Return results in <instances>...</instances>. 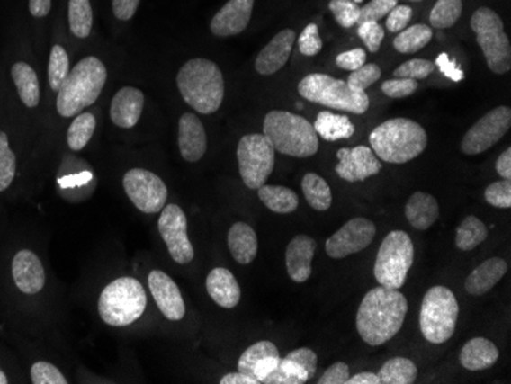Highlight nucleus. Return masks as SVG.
<instances>
[{
  "instance_id": "obj_36",
  "label": "nucleus",
  "mask_w": 511,
  "mask_h": 384,
  "mask_svg": "<svg viewBox=\"0 0 511 384\" xmlns=\"http://www.w3.org/2000/svg\"><path fill=\"white\" fill-rule=\"evenodd\" d=\"M489 228L476 216H467L456 230V246L461 251H471L486 241Z\"/></svg>"
},
{
  "instance_id": "obj_7",
  "label": "nucleus",
  "mask_w": 511,
  "mask_h": 384,
  "mask_svg": "<svg viewBox=\"0 0 511 384\" xmlns=\"http://www.w3.org/2000/svg\"><path fill=\"white\" fill-rule=\"evenodd\" d=\"M297 91L305 100L343 112L364 113L369 109L368 94L355 91L345 80L327 74H309L303 77Z\"/></svg>"
},
{
  "instance_id": "obj_5",
  "label": "nucleus",
  "mask_w": 511,
  "mask_h": 384,
  "mask_svg": "<svg viewBox=\"0 0 511 384\" xmlns=\"http://www.w3.org/2000/svg\"><path fill=\"white\" fill-rule=\"evenodd\" d=\"M264 135L276 152L308 158L318 154V135L307 118L287 111H270L264 120Z\"/></svg>"
},
{
  "instance_id": "obj_45",
  "label": "nucleus",
  "mask_w": 511,
  "mask_h": 384,
  "mask_svg": "<svg viewBox=\"0 0 511 384\" xmlns=\"http://www.w3.org/2000/svg\"><path fill=\"white\" fill-rule=\"evenodd\" d=\"M435 71V63L423 58H415L403 63L397 67L394 76L397 78H410V80H425Z\"/></svg>"
},
{
  "instance_id": "obj_19",
  "label": "nucleus",
  "mask_w": 511,
  "mask_h": 384,
  "mask_svg": "<svg viewBox=\"0 0 511 384\" xmlns=\"http://www.w3.org/2000/svg\"><path fill=\"white\" fill-rule=\"evenodd\" d=\"M279 362L281 353L276 344L272 342H257L240 355L238 369L242 374L250 375L261 384L279 366Z\"/></svg>"
},
{
  "instance_id": "obj_42",
  "label": "nucleus",
  "mask_w": 511,
  "mask_h": 384,
  "mask_svg": "<svg viewBox=\"0 0 511 384\" xmlns=\"http://www.w3.org/2000/svg\"><path fill=\"white\" fill-rule=\"evenodd\" d=\"M16 176V155L5 132H0V192H5Z\"/></svg>"
},
{
  "instance_id": "obj_15",
  "label": "nucleus",
  "mask_w": 511,
  "mask_h": 384,
  "mask_svg": "<svg viewBox=\"0 0 511 384\" xmlns=\"http://www.w3.org/2000/svg\"><path fill=\"white\" fill-rule=\"evenodd\" d=\"M375 233L377 228L372 220L366 218H354L327 239L325 246L327 256L343 259L355 255L372 244Z\"/></svg>"
},
{
  "instance_id": "obj_60",
  "label": "nucleus",
  "mask_w": 511,
  "mask_h": 384,
  "mask_svg": "<svg viewBox=\"0 0 511 384\" xmlns=\"http://www.w3.org/2000/svg\"><path fill=\"white\" fill-rule=\"evenodd\" d=\"M51 11V0H30V13L34 17H45Z\"/></svg>"
},
{
  "instance_id": "obj_33",
  "label": "nucleus",
  "mask_w": 511,
  "mask_h": 384,
  "mask_svg": "<svg viewBox=\"0 0 511 384\" xmlns=\"http://www.w3.org/2000/svg\"><path fill=\"white\" fill-rule=\"evenodd\" d=\"M377 375L381 384H412L417 380L418 369L412 360L395 357L388 360Z\"/></svg>"
},
{
  "instance_id": "obj_49",
  "label": "nucleus",
  "mask_w": 511,
  "mask_h": 384,
  "mask_svg": "<svg viewBox=\"0 0 511 384\" xmlns=\"http://www.w3.org/2000/svg\"><path fill=\"white\" fill-rule=\"evenodd\" d=\"M399 4V0H372L368 5L360 8V17L358 23L363 22H379L384 16H388L390 11L394 10Z\"/></svg>"
},
{
  "instance_id": "obj_30",
  "label": "nucleus",
  "mask_w": 511,
  "mask_h": 384,
  "mask_svg": "<svg viewBox=\"0 0 511 384\" xmlns=\"http://www.w3.org/2000/svg\"><path fill=\"white\" fill-rule=\"evenodd\" d=\"M11 76L22 103L26 108H37L40 102V85L36 71L28 63L19 62L11 67Z\"/></svg>"
},
{
  "instance_id": "obj_46",
  "label": "nucleus",
  "mask_w": 511,
  "mask_h": 384,
  "mask_svg": "<svg viewBox=\"0 0 511 384\" xmlns=\"http://www.w3.org/2000/svg\"><path fill=\"white\" fill-rule=\"evenodd\" d=\"M31 381L34 384H67V380L60 369L48 362H37L32 364Z\"/></svg>"
},
{
  "instance_id": "obj_14",
  "label": "nucleus",
  "mask_w": 511,
  "mask_h": 384,
  "mask_svg": "<svg viewBox=\"0 0 511 384\" xmlns=\"http://www.w3.org/2000/svg\"><path fill=\"white\" fill-rule=\"evenodd\" d=\"M159 235L179 265L193 261L194 250L187 235V216L176 204L164 205L158 220Z\"/></svg>"
},
{
  "instance_id": "obj_63",
  "label": "nucleus",
  "mask_w": 511,
  "mask_h": 384,
  "mask_svg": "<svg viewBox=\"0 0 511 384\" xmlns=\"http://www.w3.org/2000/svg\"><path fill=\"white\" fill-rule=\"evenodd\" d=\"M353 2H355V4H362V2H364V0H353Z\"/></svg>"
},
{
  "instance_id": "obj_40",
  "label": "nucleus",
  "mask_w": 511,
  "mask_h": 384,
  "mask_svg": "<svg viewBox=\"0 0 511 384\" xmlns=\"http://www.w3.org/2000/svg\"><path fill=\"white\" fill-rule=\"evenodd\" d=\"M462 14V0H438L430 11V26L444 30L455 25Z\"/></svg>"
},
{
  "instance_id": "obj_39",
  "label": "nucleus",
  "mask_w": 511,
  "mask_h": 384,
  "mask_svg": "<svg viewBox=\"0 0 511 384\" xmlns=\"http://www.w3.org/2000/svg\"><path fill=\"white\" fill-rule=\"evenodd\" d=\"M309 380V375H308L307 371L299 366L296 362L283 357L281 362H279V366H277L272 374L268 375L264 383L266 384H302L307 383Z\"/></svg>"
},
{
  "instance_id": "obj_56",
  "label": "nucleus",
  "mask_w": 511,
  "mask_h": 384,
  "mask_svg": "<svg viewBox=\"0 0 511 384\" xmlns=\"http://www.w3.org/2000/svg\"><path fill=\"white\" fill-rule=\"evenodd\" d=\"M141 0H112L113 14L118 21H130L139 10Z\"/></svg>"
},
{
  "instance_id": "obj_32",
  "label": "nucleus",
  "mask_w": 511,
  "mask_h": 384,
  "mask_svg": "<svg viewBox=\"0 0 511 384\" xmlns=\"http://www.w3.org/2000/svg\"><path fill=\"white\" fill-rule=\"evenodd\" d=\"M257 195L266 209L281 215L292 213L299 207V196L291 189L282 185L264 184L261 189H257Z\"/></svg>"
},
{
  "instance_id": "obj_57",
  "label": "nucleus",
  "mask_w": 511,
  "mask_h": 384,
  "mask_svg": "<svg viewBox=\"0 0 511 384\" xmlns=\"http://www.w3.org/2000/svg\"><path fill=\"white\" fill-rule=\"evenodd\" d=\"M436 65L440 67V71L444 74L445 77H449L453 82H461L464 74L461 71L460 67H456L455 60H450L447 54H441L436 58Z\"/></svg>"
},
{
  "instance_id": "obj_17",
  "label": "nucleus",
  "mask_w": 511,
  "mask_h": 384,
  "mask_svg": "<svg viewBox=\"0 0 511 384\" xmlns=\"http://www.w3.org/2000/svg\"><path fill=\"white\" fill-rule=\"evenodd\" d=\"M148 288L164 317L178 322L185 316V305L178 285L166 272L154 270L148 274Z\"/></svg>"
},
{
  "instance_id": "obj_9",
  "label": "nucleus",
  "mask_w": 511,
  "mask_h": 384,
  "mask_svg": "<svg viewBox=\"0 0 511 384\" xmlns=\"http://www.w3.org/2000/svg\"><path fill=\"white\" fill-rule=\"evenodd\" d=\"M414 257V242L409 235L401 230L390 231L380 246L373 267L377 282L384 288L399 290L408 279Z\"/></svg>"
},
{
  "instance_id": "obj_10",
  "label": "nucleus",
  "mask_w": 511,
  "mask_h": 384,
  "mask_svg": "<svg viewBox=\"0 0 511 384\" xmlns=\"http://www.w3.org/2000/svg\"><path fill=\"white\" fill-rule=\"evenodd\" d=\"M476 41L486 57L487 67L495 74H506L511 69L510 39L504 31L501 17L495 11L480 6L471 19Z\"/></svg>"
},
{
  "instance_id": "obj_41",
  "label": "nucleus",
  "mask_w": 511,
  "mask_h": 384,
  "mask_svg": "<svg viewBox=\"0 0 511 384\" xmlns=\"http://www.w3.org/2000/svg\"><path fill=\"white\" fill-rule=\"evenodd\" d=\"M67 76H69V57L67 49L62 45H54L48 65V80L52 91L58 93Z\"/></svg>"
},
{
  "instance_id": "obj_43",
  "label": "nucleus",
  "mask_w": 511,
  "mask_h": 384,
  "mask_svg": "<svg viewBox=\"0 0 511 384\" xmlns=\"http://www.w3.org/2000/svg\"><path fill=\"white\" fill-rule=\"evenodd\" d=\"M329 10L333 13L338 25L343 28H351L358 23L360 17V6L353 0H331Z\"/></svg>"
},
{
  "instance_id": "obj_13",
  "label": "nucleus",
  "mask_w": 511,
  "mask_h": 384,
  "mask_svg": "<svg viewBox=\"0 0 511 384\" xmlns=\"http://www.w3.org/2000/svg\"><path fill=\"white\" fill-rule=\"evenodd\" d=\"M511 126V109L499 106L480 118L465 132L461 150L465 155H480L493 147L508 132Z\"/></svg>"
},
{
  "instance_id": "obj_47",
  "label": "nucleus",
  "mask_w": 511,
  "mask_h": 384,
  "mask_svg": "<svg viewBox=\"0 0 511 384\" xmlns=\"http://www.w3.org/2000/svg\"><path fill=\"white\" fill-rule=\"evenodd\" d=\"M486 201L496 209H510L511 183L510 180L496 181L486 189Z\"/></svg>"
},
{
  "instance_id": "obj_31",
  "label": "nucleus",
  "mask_w": 511,
  "mask_h": 384,
  "mask_svg": "<svg viewBox=\"0 0 511 384\" xmlns=\"http://www.w3.org/2000/svg\"><path fill=\"white\" fill-rule=\"evenodd\" d=\"M318 137L325 141H337V139H348L355 134V128L346 115L337 113L318 112L316 123L312 124Z\"/></svg>"
},
{
  "instance_id": "obj_64",
  "label": "nucleus",
  "mask_w": 511,
  "mask_h": 384,
  "mask_svg": "<svg viewBox=\"0 0 511 384\" xmlns=\"http://www.w3.org/2000/svg\"><path fill=\"white\" fill-rule=\"evenodd\" d=\"M410 2H421V0H410Z\"/></svg>"
},
{
  "instance_id": "obj_24",
  "label": "nucleus",
  "mask_w": 511,
  "mask_h": 384,
  "mask_svg": "<svg viewBox=\"0 0 511 384\" xmlns=\"http://www.w3.org/2000/svg\"><path fill=\"white\" fill-rule=\"evenodd\" d=\"M316 253V241L307 235H299L287 246L288 276L296 283L307 282L311 277L312 259Z\"/></svg>"
},
{
  "instance_id": "obj_3",
  "label": "nucleus",
  "mask_w": 511,
  "mask_h": 384,
  "mask_svg": "<svg viewBox=\"0 0 511 384\" xmlns=\"http://www.w3.org/2000/svg\"><path fill=\"white\" fill-rule=\"evenodd\" d=\"M179 94L196 112L215 113L224 100V76L215 62L193 58L184 63L176 76Z\"/></svg>"
},
{
  "instance_id": "obj_20",
  "label": "nucleus",
  "mask_w": 511,
  "mask_h": 384,
  "mask_svg": "<svg viewBox=\"0 0 511 384\" xmlns=\"http://www.w3.org/2000/svg\"><path fill=\"white\" fill-rule=\"evenodd\" d=\"M13 279L16 287L25 294L40 292L47 283V274L40 259L31 250H21L13 259Z\"/></svg>"
},
{
  "instance_id": "obj_26",
  "label": "nucleus",
  "mask_w": 511,
  "mask_h": 384,
  "mask_svg": "<svg viewBox=\"0 0 511 384\" xmlns=\"http://www.w3.org/2000/svg\"><path fill=\"white\" fill-rule=\"evenodd\" d=\"M207 291L216 305L225 309L238 307L240 287L233 272L227 268H213L207 276Z\"/></svg>"
},
{
  "instance_id": "obj_12",
  "label": "nucleus",
  "mask_w": 511,
  "mask_h": 384,
  "mask_svg": "<svg viewBox=\"0 0 511 384\" xmlns=\"http://www.w3.org/2000/svg\"><path fill=\"white\" fill-rule=\"evenodd\" d=\"M123 187L130 202L148 215L163 210L169 196L167 185L158 174L146 169L129 170L124 174Z\"/></svg>"
},
{
  "instance_id": "obj_8",
  "label": "nucleus",
  "mask_w": 511,
  "mask_h": 384,
  "mask_svg": "<svg viewBox=\"0 0 511 384\" xmlns=\"http://www.w3.org/2000/svg\"><path fill=\"white\" fill-rule=\"evenodd\" d=\"M458 314L460 305L449 288L441 285L430 288L419 313V328L426 340L435 344L447 342L455 333Z\"/></svg>"
},
{
  "instance_id": "obj_25",
  "label": "nucleus",
  "mask_w": 511,
  "mask_h": 384,
  "mask_svg": "<svg viewBox=\"0 0 511 384\" xmlns=\"http://www.w3.org/2000/svg\"><path fill=\"white\" fill-rule=\"evenodd\" d=\"M507 270V262L501 257L487 259L465 279V291L471 296H484L506 276Z\"/></svg>"
},
{
  "instance_id": "obj_52",
  "label": "nucleus",
  "mask_w": 511,
  "mask_h": 384,
  "mask_svg": "<svg viewBox=\"0 0 511 384\" xmlns=\"http://www.w3.org/2000/svg\"><path fill=\"white\" fill-rule=\"evenodd\" d=\"M410 19H412V8L408 5H397L388 14L386 28L390 32L403 31L404 28L409 25Z\"/></svg>"
},
{
  "instance_id": "obj_44",
  "label": "nucleus",
  "mask_w": 511,
  "mask_h": 384,
  "mask_svg": "<svg viewBox=\"0 0 511 384\" xmlns=\"http://www.w3.org/2000/svg\"><path fill=\"white\" fill-rule=\"evenodd\" d=\"M380 77H381V69H380L379 65H373V63L366 65L364 63L363 67L353 71L346 83L355 91H364L366 93V87L371 86L375 82H379Z\"/></svg>"
},
{
  "instance_id": "obj_51",
  "label": "nucleus",
  "mask_w": 511,
  "mask_h": 384,
  "mask_svg": "<svg viewBox=\"0 0 511 384\" xmlns=\"http://www.w3.org/2000/svg\"><path fill=\"white\" fill-rule=\"evenodd\" d=\"M299 40V49L303 56L314 57L322 51V39L318 36V26L311 23L303 30Z\"/></svg>"
},
{
  "instance_id": "obj_48",
  "label": "nucleus",
  "mask_w": 511,
  "mask_h": 384,
  "mask_svg": "<svg viewBox=\"0 0 511 384\" xmlns=\"http://www.w3.org/2000/svg\"><path fill=\"white\" fill-rule=\"evenodd\" d=\"M358 37L363 40L368 51L377 52L384 39V28L379 22L358 23Z\"/></svg>"
},
{
  "instance_id": "obj_38",
  "label": "nucleus",
  "mask_w": 511,
  "mask_h": 384,
  "mask_svg": "<svg viewBox=\"0 0 511 384\" xmlns=\"http://www.w3.org/2000/svg\"><path fill=\"white\" fill-rule=\"evenodd\" d=\"M93 6L89 0H69V28L74 36L86 39L93 31Z\"/></svg>"
},
{
  "instance_id": "obj_37",
  "label": "nucleus",
  "mask_w": 511,
  "mask_h": 384,
  "mask_svg": "<svg viewBox=\"0 0 511 384\" xmlns=\"http://www.w3.org/2000/svg\"><path fill=\"white\" fill-rule=\"evenodd\" d=\"M97 128V118L91 112L78 113L67 129V146L72 150L85 149Z\"/></svg>"
},
{
  "instance_id": "obj_29",
  "label": "nucleus",
  "mask_w": 511,
  "mask_h": 384,
  "mask_svg": "<svg viewBox=\"0 0 511 384\" xmlns=\"http://www.w3.org/2000/svg\"><path fill=\"white\" fill-rule=\"evenodd\" d=\"M499 359V351L496 344L487 338H471L462 346L460 362L462 368L469 371H484L493 366Z\"/></svg>"
},
{
  "instance_id": "obj_59",
  "label": "nucleus",
  "mask_w": 511,
  "mask_h": 384,
  "mask_svg": "<svg viewBox=\"0 0 511 384\" xmlns=\"http://www.w3.org/2000/svg\"><path fill=\"white\" fill-rule=\"evenodd\" d=\"M220 384H259L257 380L253 379L250 375L242 374V372H231L220 379Z\"/></svg>"
},
{
  "instance_id": "obj_18",
  "label": "nucleus",
  "mask_w": 511,
  "mask_h": 384,
  "mask_svg": "<svg viewBox=\"0 0 511 384\" xmlns=\"http://www.w3.org/2000/svg\"><path fill=\"white\" fill-rule=\"evenodd\" d=\"M255 0H229L210 22L216 37L238 36L246 31L253 14Z\"/></svg>"
},
{
  "instance_id": "obj_4",
  "label": "nucleus",
  "mask_w": 511,
  "mask_h": 384,
  "mask_svg": "<svg viewBox=\"0 0 511 384\" xmlns=\"http://www.w3.org/2000/svg\"><path fill=\"white\" fill-rule=\"evenodd\" d=\"M106 80L108 69L104 63L97 57H85L69 71V76L60 87L57 111L65 118L83 112L87 106L97 102Z\"/></svg>"
},
{
  "instance_id": "obj_11",
  "label": "nucleus",
  "mask_w": 511,
  "mask_h": 384,
  "mask_svg": "<svg viewBox=\"0 0 511 384\" xmlns=\"http://www.w3.org/2000/svg\"><path fill=\"white\" fill-rule=\"evenodd\" d=\"M276 150L264 134H248L238 144L240 178L251 190L266 184L274 169Z\"/></svg>"
},
{
  "instance_id": "obj_50",
  "label": "nucleus",
  "mask_w": 511,
  "mask_h": 384,
  "mask_svg": "<svg viewBox=\"0 0 511 384\" xmlns=\"http://www.w3.org/2000/svg\"><path fill=\"white\" fill-rule=\"evenodd\" d=\"M417 89H418V83L410 78H392L381 85V91L390 98L409 97Z\"/></svg>"
},
{
  "instance_id": "obj_16",
  "label": "nucleus",
  "mask_w": 511,
  "mask_h": 384,
  "mask_svg": "<svg viewBox=\"0 0 511 384\" xmlns=\"http://www.w3.org/2000/svg\"><path fill=\"white\" fill-rule=\"evenodd\" d=\"M338 165L336 174L348 183L368 180L369 176L379 174L381 170L377 155L366 146L357 147H343L337 152Z\"/></svg>"
},
{
  "instance_id": "obj_28",
  "label": "nucleus",
  "mask_w": 511,
  "mask_h": 384,
  "mask_svg": "<svg viewBox=\"0 0 511 384\" xmlns=\"http://www.w3.org/2000/svg\"><path fill=\"white\" fill-rule=\"evenodd\" d=\"M406 218L417 230H429L440 218V205L434 196L417 192L406 204Z\"/></svg>"
},
{
  "instance_id": "obj_54",
  "label": "nucleus",
  "mask_w": 511,
  "mask_h": 384,
  "mask_svg": "<svg viewBox=\"0 0 511 384\" xmlns=\"http://www.w3.org/2000/svg\"><path fill=\"white\" fill-rule=\"evenodd\" d=\"M338 67H342L345 71H355L358 67H363L366 63V51L355 48V49H349V51L338 54L336 58Z\"/></svg>"
},
{
  "instance_id": "obj_34",
  "label": "nucleus",
  "mask_w": 511,
  "mask_h": 384,
  "mask_svg": "<svg viewBox=\"0 0 511 384\" xmlns=\"http://www.w3.org/2000/svg\"><path fill=\"white\" fill-rule=\"evenodd\" d=\"M302 190L308 204L311 205L314 210L325 211L333 204L331 187L318 174H305L302 180Z\"/></svg>"
},
{
  "instance_id": "obj_2",
  "label": "nucleus",
  "mask_w": 511,
  "mask_h": 384,
  "mask_svg": "<svg viewBox=\"0 0 511 384\" xmlns=\"http://www.w3.org/2000/svg\"><path fill=\"white\" fill-rule=\"evenodd\" d=\"M427 134L409 118H392L373 129L369 143L373 154L392 165L409 163L425 152Z\"/></svg>"
},
{
  "instance_id": "obj_58",
  "label": "nucleus",
  "mask_w": 511,
  "mask_h": 384,
  "mask_svg": "<svg viewBox=\"0 0 511 384\" xmlns=\"http://www.w3.org/2000/svg\"><path fill=\"white\" fill-rule=\"evenodd\" d=\"M496 172L501 174L502 180H511V150L507 149L496 161Z\"/></svg>"
},
{
  "instance_id": "obj_23",
  "label": "nucleus",
  "mask_w": 511,
  "mask_h": 384,
  "mask_svg": "<svg viewBox=\"0 0 511 384\" xmlns=\"http://www.w3.org/2000/svg\"><path fill=\"white\" fill-rule=\"evenodd\" d=\"M144 97L143 91L137 87L124 86L113 95L111 103V120L118 128L132 129L139 124L141 113H143Z\"/></svg>"
},
{
  "instance_id": "obj_61",
  "label": "nucleus",
  "mask_w": 511,
  "mask_h": 384,
  "mask_svg": "<svg viewBox=\"0 0 511 384\" xmlns=\"http://www.w3.org/2000/svg\"><path fill=\"white\" fill-rule=\"evenodd\" d=\"M346 384H381L380 383L379 375L372 372H360V374L349 377Z\"/></svg>"
},
{
  "instance_id": "obj_53",
  "label": "nucleus",
  "mask_w": 511,
  "mask_h": 384,
  "mask_svg": "<svg viewBox=\"0 0 511 384\" xmlns=\"http://www.w3.org/2000/svg\"><path fill=\"white\" fill-rule=\"evenodd\" d=\"M287 359L296 362L299 366H302L305 371H307L309 379L314 377L316 374V369H318V353L308 348L296 349L292 353H288Z\"/></svg>"
},
{
  "instance_id": "obj_6",
  "label": "nucleus",
  "mask_w": 511,
  "mask_h": 384,
  "mask_svg": "<svg viewBox=\"0 0 511 384\" xmlns=\"http://www.w3.org/2000/svg\"><path fill=\"white\" fill-rule=\"evenodd\" d=\"M148 307L141 283L133 277H120L108 283L98 299V313L109 326L123 328L137 322Z\"/></svg>"
},
{
  "instance_id": "obj_21",
  "label": "nucleus",
  "mask_w": 511,
  "mask_h": 384,
  "mask_svg": "<svg viewBox=\"0 0 511 384\" xmlns=\"http://www.w3.org/2000/svg\"><path fill=\"white\" fill-rule=\"evenodd\" d=\"M297 37L292 30H283L273 37L256 58V71L261 76H273L287 65Z\"/></svg>"
},
{
  "instance_id": "obj_55",
  "label": "nucleus",
  "mask_w": 511,
  "mask_h": 384,
  "mask_svg": "<svg viewBox=\"0 0 511 384\" xmlns=\"http://www.w3.org/2000/svg\"><path fill=\"white\" fill-rule=\"evenodd\" d=\"M349 377L351 375L348 364L337 362L331 368L327 369V372L318 380V384H346Z\"/></svg>"
},
{
  "instance_id": "obj_35",
  "label": "nucleus",
  "mask_w": 511,
  "mask_h": 384,
  "mask_svg": "<svg viewBox=\"0 0 511 384\" xmlns=\"http://www.w3.org/2000/svg\"><path fill=\"white\" fill-rule=\"evenodd\" d=\"M432 37H434L432 26L418 23L399 31V36L395 37L394 48L401 54H412L427 47Z\"/></svg>"
},
{
  "instance_id": "obj_27",
  "label": "nucleus",
  "mask_w": 511,
  "mask_h": 384,
  "mask_svg": "<svg viewBox=\"0 0 511 384\" xmlns=\"http://www.w3.org/2000/svg\"><path fill=\"white\" fill-rule=\"evenodd\" d=\"M229 250L240 265H248L257 256V235L246 222H236L229 230Z\"/></svg>"
},
{
  "instance_id": "obj_1",
  "label": "nucleus",
  "mask_w": 511,
  "mask_h": 384,
  "mask_svg": "<svg viewBox=\"0 0 511 384\" xmlns=\"http://www.w3.org/2000/svg\"><path fill=\"white\" fill-rule=\"evenodd\" d=\"M408 300L399 290L373 288L364 296L357 313V329L364 344L380 346L394 338L403 326Z\"/></svg>"
},
{
  "instance_id": "obj_22",
  "label": "nucleus",
  "mask_w": 511,
  "mask_h": 384,
  "mask_svg": "<svg viewBox=\"0 0 511 384\" xmlns=\"http://www.w3.org/2000/svg\"><path fill=\"white\" fill-rule=\"evenodd\" d=\"M179 154L189 163L200 161L207 150V134L204 124L194 113H183L178 126Z\"/></svg>"
},
{
  "instance_id": "obj_62",
  "label": "nucleus",
  "mask_w": 511,
  "mask_h": 384,
  "mask_svg": "<svg viewBox=\"0 0 511 384\" xmlns=\"http://www.w3.org/2000/svg\"><path fill=\"white\" fill-rule=\"evenodd\" d=\"M8 383V379H6V375L0 371V384H6Z\"/></svg>"
}]
</instances>
